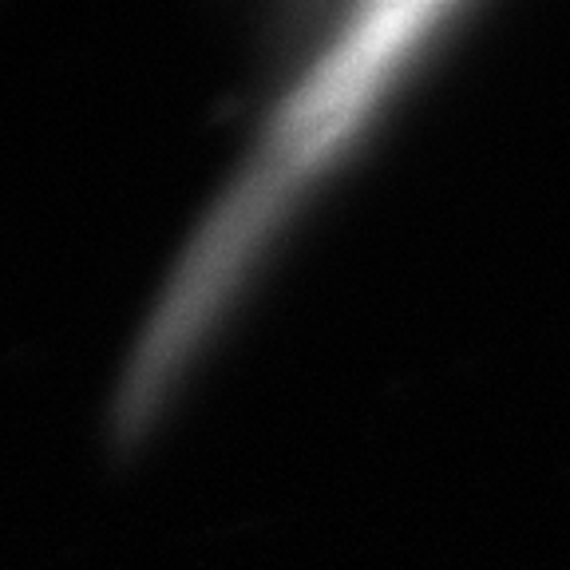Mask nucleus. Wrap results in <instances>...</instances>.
I'll return each mask as SVG.
<instances>
[{"label":"nucleus","instance_id":"f257e3e1","mask_svg":"<svg viewBox=\"0 0 570 570\" xmlns=\"http://www.w3.org/2000/svg\"><path fill=\"white\" fill-rule=\"evenodd\" d=\"M440 17L448 12L409 4L361 9L285 91L254 163L190 242L159 313L142 333L119 404L127 428L151 420L218 313L238 294L269 234L294 210L305 187L317 183L365 131L396 80L436 40Z\"/></svg>","mask_w":570,"mask_h":570}]
</instances>
